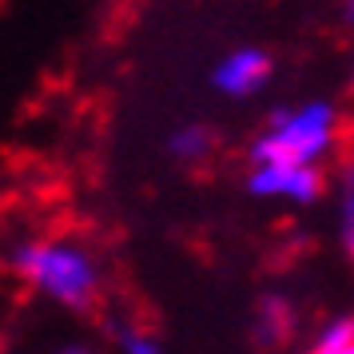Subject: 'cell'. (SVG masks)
<instances>
[{"label": "cell", "mask_w": 354, "mask_h": 354, "mask_svg": "<svg viewBox=\"0 0 354 354\" xmlns=\"http://www.w3.org/2000/svg\"><path fill=\"white\" fill-rule=\"evenodd\" d=\"M346 354H354V346H351V351H346Z\"/></svg>", "instance_id": "14"}, {"label": "cell", "mask_w": 354, "mask_h": 354, "mask_svg": "<svg viewBox=\"0 0 354 354\" xmlns=\"http://www.w3.org/2000/svg\"><path fill=\"white\" fill-rule=\"evenodd\" d=\"M295 330V306L283 295H267L255 310V338L263 346H279Z\"/></svg>", "instance_id": "6"}, {"label": "cell", "mask_w": 354, "mask_h": 354, "mask_svg": "<svg viewBox=\"0 0 354 354\" xmlns=\"http://www.w3.org/2000/svg\"><path fill=\"white\" fill-rule=\"evenodd\" d=\"M12 271L20 283H28L36 295L64 310H88L100 299L104 287V267L92 255V247L68 235H40L12 247Z\"/></svg>", "instance_id": "1"}, {"label": "cell", "mask_w": 354, "mask_h": 354, "mask_svg": "<svg viewBox=\"0 0 354 354\" xmlns=\"http://www.w3.org/2000/svg\"><path fill=\"white\" fill-rule=\"evenodd\" d=\"M271 56L263 48H255V44H243V48H231L215 64V72H211V84H215V92L227 100H247V96H259L263 88H267V80H271Z\"/></svg>", "instance_id": "4"}, {"label": "cell", "mask_w": 354, "mask_h": 354, "mask_svg": "<svg viewBox=\"0 0 354 354\" xmlns=\"http://www.w3.org/2000/svg\"><path fill=\"white\" fill-rule=\"evenodd\" d=\"M354 346V315H335L330 322H322V330L315 335V351L322 354H346Z\"/></svg>", "instance_id": "8"}, {"label": "cell", "mask_w": 354, "mask_h": 354, "mask_svg": "<svg viewBox=\"0 0 354 354\" xmlns=\"http://www.w3.org/2000/svg\"><path fill=\"white\" fill-rule=\"evenodd\" d=\"M342 144V112L330 100H303L274 108L251 140V163H326Z\"/></svg>", "instance_id": "2"}, {"label": "cell", "mask_w": 354, "mask_h": 354, "mask_svg": "<svg viewBox=\"0 0 354 354\" xmlns=\"http://www.w3.org/2000/svg\"><path fill=\"white\" fill-rule=\"evenodd\" d=\"M247 192L255 199H267V203L310 207L326 192V176L319 163H251Z\"/></svg>", "instance_id": "3"}, {"label": "cell", "mask_w": 354, "mask_h": 354, "mask_svg": "<svg viewBox=\"0 0 354 354\" xmlns=\"http://www.w3.org/2000/svg\"><path fill=\"white\" fill-rule=\"evenodd\" d=\"M338 243L354 259V151L338 167Z\"/></svg>", "instance_id": "7"}, {"label": "cell", "mask_w": 354, "mask_h": 354, "mask_svg": "<svg viewBox=\"0 0 354 354\" xmlns=\"http://www.w3.org/2000/svg\"><path fill=\"white\" fill-rule=\"evenodd\" d=\"M342 24L354 28V0H342Z\"/></svg>", "instance_id": "10"}, {"label": "cell", "mask_w": 354, "mask_h": 354, "mask_svg": "<svg viewBox=\"0 0 354 354\" xmlns=\"http://www.w3.org/2000/svg\"><path fill=\"white\" fill-rule=\"evenodd\" d=\"M310 354H322V351H310Z\"/></svg>", "instance_id": "13"}, {"label": "cell", "mask_w": 354, "mask_h": 354, "mask_svg": "<svg viewBox=\"0 0 354 354\" xmlns=\"http://www.w3.org/2000/svg\"><path fill=\"white\" fill-rule=\"evenodd\" d=\"M167 151H171V160L187 163V167H199V163L211 160V151H215V131L207 124H179L171 136H167Z\"/></svg>", "instance_id": "5"}, {"label": "cell", "mask_w": 354, "mask_h": 354, "mask_svg": "<svg viewBox=\"0 0 354 354\" xmlns=\"http://www.w3.org/2000/svg\"><path fill=\"white\" fill-rule=\"evenodd\" d=\"M60 354H92V351H84V346H64Z\"/></svg>", "instance_id": "11"}, {"label": "cell", "mask_w": 354, "mask_h": 354, "mask_svg": "<svg viewBox=\"0 0 354 354\" xmlns=\"http://www.w3.org/2000/svg\"><path fill=\"white\" fill-rule=\"evenodd\" d=\"M120 354H167L163 342L151 330H140V326H124L120 330Z\"/></svg>", "instance_id": "9"}, {"label": "cell", "mask_w": 354, "mask_h": 354, "mask_svg": "<svg viewBox=\"0 0 354 354\" xmlns=\"http://www.w3.org/2000/svg\"><path fill=\"white\" fill-rule=\"evenodd\" d=\"M351 92H354V68H351Z\"/></svg>", "instance_id": "12"}]
</instances>
